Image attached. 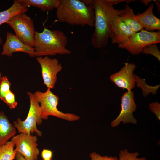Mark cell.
Masks as SVG:
<instances>
[{"instance_id": "3", "label": "cell", "mask_w": 160, "mask_h": 160, "mask_svg": "<svg viewBox=\"0 0 160 160\" xmlns=\"http://www.w3.org/2000/svg\"><path fill=\"white\" fill-rule=\"evenodd\" d=\"M67 41L66 35L60 30H50L44 27L41 32L35 31L33 48L36 56L70 54L71 51L66 48Z\"/></svg>"}, {"instance_id": "2", "label": "cell", "mask_w": 160, "mask_h": 160, "mask_svg": "<svg viewBox=\"0 0 160 160\" xmlns=\"http://www.w3.org/2000/svg\"><path fill=\"white\" fill-rule=\"evenodd\" d=\"M58 21L72 26H94L95 15L93 5H87L79 0H60L56 9Z\"/></svg>"}, {"instance_id": "9", "label": "cell", "mask_w": 160, "mask_h": 160, "mask_svg": "<svg viewBox=\"0 0 160 160\" xmlns=\"http://www.w3.org/2000/svg\"><path fill=\"white\" fill-rule=\"evenodd\" d=\"M121 99V110L119 116L111 122V125L112 127H117L121 122L124 124H134L137 123L133 115L137 107L134 99V92L132 90L125 92Z\"/></svg>"}, {"instance_id": "5", "label": "cell", "mask_w": 160, "mask_h": 160, "mask_svg": "<svg viewBox=\"0 0 160 160\" xmlns=\"http://www.w3.org/2000/svg\"><path fill=\"white\" fill-rule=\"evenodd\" d=\"M30 99V107L27 116L24 121L18 118L13 122L14 126L19 133H23L31 135L35 132L39 136H42V132L37 128V124L42 123L41 116V109L39 103L36 100L33 93L27 92Z\"/></svg>"}, {"instance_id": "21", "label": "cell", "mask_w": 160, "mask_h": 160, "mask_svg": "<svg viewBox=\"0 0 160 160\" xmlns=\"http://www.w3.org/2000/svg\"><path fill=\"white\" fill-rule=\"evenodd\" d=\"M140 154L137 152H129L127 149L120 150L118 160H147L145 157L138 158Z\"/></svg>"}, {"instance_id": "32", "label": "cell", "mask_w": 160, "mask_h": 160, "mask_svg": "<svg viewBox=\"0 0 160 160\" xmlns=\"http://www.w3.org/2000/svg\"><path fill=\"white\" fill-rule=\"evenodd\" d=\"M2 74L1 73V72H0V81L2 77Z\"/></svg>"}, {"instance_id": "24", "label": "cell", "mask_w": 160, "mask_h": 160, "mask_svg": "<svg viewBox=\"0 0 160 160\" xmlns=\"http://www.w3.org/2000/svg\"><path fill=\"white\" fill-rule=\"evenodd\" d=\"M3 101L6 103L11 109L15 108L18 104L15 100V94L11 90L6 94Z\"/></svg>"}, {"instance_id": "4", "label": "cell", "mask_w": 160, "mask_h": 160, "mask_svg": "<svg viewBox=\"0 0 160 160\" xmlns=\"http://www.w3.org/2000/svg\"><path fill=\"white\" fill-rule=\"evenodd\" d=\"M33 95L37 102L40 103L41 116L42 119H47L52 116L68 121H74L80 119L78 116L73 113H65L59 110L57 106L59 97L50 89H47L44 92L37 91Z\"/></svg>"}, {"instance_id": "27", "label": "cell", "mask_w": 160, "mask_h": 160, "mask_svg": "<svg viewBox=\"0 0 160 160\" xmlns=\"http://www.w3.org/2000/svg\"><path fill=\"white\" fill-rule=\"evenodd\" d=\"M52 154L51 151L45 149L43 150L41 153V156L44 159H51Z\"/></svg>"}, {"instance_id": "1", "label": "cell", "mask_w": 160, "mask_h": 160, "mask_svg": "<svg viewBox=\"0 0 160 160\" xmlns=\"http://www.w3.org/2000/svg\"><path fill=\"white\" fill-rule=\"evenodd\" d=\"M95 28L91 41L93 47L97 49L106 47L111 35V23L114 17L119 15L123 9H115L105 0H94Z\"/></svg>"}, {"instance_id": "33", "label": "cell", "mask_w": 160, "mask_h": 160, "mask_svg": "<svg viewBox=\"0 0 160 160\" xmlns=\"http://www.w3.org/2000/svg\"><path fill=\"white\" fill-rule=\"evenodd\" d=\"M44 160H52L51 159H44Z\"/></svg>"}, {"instance_id": "6", "label": "cell", "mask_w": 160, "mask_h": 160, "mask_svg": "<svg viewBox=\"0 0 160 160\" xmlns=\"http://www.w3.org/2000/svg\"><path fill=\"white\" fill-rule=\"evenodd\" d=\"M15 36L25 44L33 47L35 29L33 20L25 13L17 15L7 21Z\"/></svg>"}, {"instance_id": "7", "label": "cell", "mask_w": 160, "mask_h": 160, "mask_svg": "<svg viewBox=\"0 0 160 160\" xmlns=\"http://www.w3.org/2000/svg\"><path fill=\"white\" fill-rule=\"evenodd\" d=\"M160 42V31H148L144 29L135 33L125 42L118 44V47L125 49L131 54L137 55L142 52L146 46Z\"/></svg>"}, {"instance_id": "15", "label": "cell", "mask_w": 160, "mask_h": 160, "mask_svg": "<svg viewBox=\"0 0 160 160\" xmlns=\"http://www.w3.org/2000/svg\"><path fill=\"white\" fill-rule=\"evenodd\" d=\"M16 133L15 128L4 112H0V147L5 144Z\"/></svg>"}, {"instance_id": "12", "label": "cell", "mask_w": 160, "mask_h": 160, "mask_svg": "<svg viewBox=\"0 0 160 160\" xmlns=\"http://www.w3.org/2000/svg\"><path fill=\"white\" fill-rule=\"evenodd\" d=\"M17 52L25 53L31 57L36 56L33 47L24 43L12 33L7 32L6 41L2 46L1 54L11 57L13 53Z\"/></svg>"}, {"instance_id": "13", "label": "cell", "mask_w": 160, "mask_h": 160, "mask_svg": "<svg viewBox=\"0 0 160 160\" xmlns=\"http://www.w3.org/2000/svg\"><path fill=\"white\" fill-rule=\"evenodd\" d=\"M135 33L123 22L119 15L115 16L112 20L110 38L113 44L124 43Z\"/></svg>"}, {"instance_id": "17", "label": "cell", "mask_w": 160, "mask_h": 160, "mask_svg": "<svg viewBox=\"0 0 160 160\" xmlns=\"http://www.w3.org/2000/svg\"><path fill=\"white\" fill-rule=\"evenodd\" d=\"M135 16L132 9L127 3L124 9L119 15L123 22L133 31L136 33L144 29L134 19Z\"/></svg>"}, {"instance_id": "20", "label": "cell", "mask_w": 160, "mask_h": 160, "mask_svg": "<svg viewBox=\"0 0 160 160\" xmlns=\"http://www.w3.org/2000/svg\"><path fill=\"white\" fill-rule=\"evenodd\" d=\"M135 82L137 87H140L143 91V96L145 97L148 95L150 93H151L153 95L156 93V92L158 90L160 85L151 86L147 84L145 79L139 77L136 75H135Z\"/></svg>"}, {"instance_id": "28", "label": "cell", "mask_w": 160, "mask_h": 160, "mask_svg": "<svg viewBox=\"0 0 160 160\" xmlns=\"http://www.w3.org/2000/svg\"><path fill=\"white\" fill-rule=\"evenodd\" d=\"M105 1L108 4L113 6L121 2H125L127 4H129L131 2L135 1V0H105Z\"/></svg>"}, {"instance_id": "23", "label": "cell", "mask_w": 160, "mask_h": 160, "mask_svg": "<svg viewBox=\"0 0 160 160\" xmlns=\"http://www.w3.org/2000/svg\"><path fill=\"white\" fill-rule=\"evenodd\" d=\"M142 52L146 55H152L155 57L159 61H160V51L157 47V44H151L144 47Z\"/></svg>"}, {"instance_id": "16", "label": "cell", "mask_w": 160, "mask_h": 160, "mask_svg": "<svg viewBox=\"0 0 160 160\" xmlns=\"http://www.w3.org/2000/svg\"><path fill=\"white\" fill-rule=\"evenodd\" d=\"M28 10V7L23 4L20 0H15L12 5L8 9L0 12V25L6 23L14 16L20 14L25 13ZM2 39L0 36V45Z\"/></svg>"}, {"instance_id": "22", "label": "cell", "mask_w": 160, "mask_h": 160, "mask_svg": "<svg viewBox=\"0 0 160 160\" xmlns=\"http://www.w3.org/2000/svg\"><path fill=\"white\" fill-rule=\"evenodd\" d=\"M11 83L6 76L2 77L0 81V99L3 101L5 95L10 90Z\"/></svg>"}, {"instance_id": "26", "label": "cell", "mask_w": 160, "mask_h": 160, "mask_svg": "<svg viewBox=\"0 0 160 160\" xmlns=\"http://www.w3.org/2000/svg\"><path fill=\"white\" fill-rule=\"evenodd\" d=\"M149 108L153 113L157 119L160 121V104L158 102H152L149 104Z\"/></svg>"}, {"instance_id": "10", "label": "cell", "mask_w": 160, "mask_h": 160, "mask_svg": "<svg viewBox=\"0 0 160 160\" xmlns=\"http://www.w3.org/2000/svg\"><path fill=\"white\" fill-rule=\"evenodd\" d=\"M36 60L41 67L44 84L47 89L54 88L57 81V74L63 69L62 64L57 58H51L48 56L38 57Z\"/></svg>"}, {"instance_id": "31", "label": "cell", "mask_w": 160, "mask_h": 160, "mask_svg": "<svg viewBox=\"0 0 160 160\" xmlns=\"http://www.w3.org/2000/svg\"><path fill=\"white\" fill-rule=\"evenodd\" d=\"M154 2L156 4V5L157 7V9L158 12H160V1L159 0H153Z\"/></svg>"}, {"instance_id": "30", "label": "cell", "mask_w": 160, "mask_h": 160, "mask_svg": "<svg viewBox=\"0 0 160 160\" xmlns=\"http://www.w3.org/2000/svg\"><path fill=\"white\" fill-rule=\"evenodd\" d=\"M151 0H141L140 1L143 4L145 5V6H147L152 1Z\"/></svg>"}, {"instance_id": "8", "label": "cell", "mask_w": 160, "mask_h": 160, "mask_svg": "<svg viewBox=\"0 0 160 160\" xmlns=\"http://www.w3.org/2000/svg\"><path fill=\"white\" fill-rule=\"evenodd\" d=\"M37 138L35 136L21 133L11 139L15 146V149L28 160H37L39 151L37 148Z\"/></svg>"}, {"instance_id": "19", "label": "cell", "mask_w": 160, "mask_h": 160, "mask_svg": "<svg viewBox=\"0 0 160 160\" xmlns=\"http://www.w3.org/2000/svg\"><path fill=\"white\" fill-rule=\"evenodd\" d=\"M15 144L11 140L0 147V160H13L17 153L14 149Z\"/></svg>"}, {"instance_id": "29", "label": "cell", "mask_w": 160, "mask_h": 160, "mask_svg": "<svg viewBox=\"0 0 160 160\" xmlns=\"http://www.w3.org/2000/svg\"><path fill=\"white\" fill-rule=\"evenodd\" d=\"M15 158L16 160H28L18 152L16 154Z\"/></svg>"}, {"instance_id": "25", "label": "cell", "mask_w": 160, "mask_h": 160, "mask_svg": "<svg viewBox=\"0 0 160 160\" xmlns=\"http://www.w3.org/2000/svg\"><path fill=\"white\" fill-rule=\"evenodd\" d=\"M91 160H118L117 156H102L95 152H93L90 154Z\"/></svg>"}, {"instance_id": "14", "label": "cell", "mask_w": 160, "mask_h": 160, "mask_svg": "<svg viewBox=\"0 0 160 160\" xmlns=\"http://www.w3.org/2000/svg\"><path fill=\"white\" fill-rule=\"evenodd\" d=\"M154 7V4H151L145 11L135 15L134 18L145 30L148 31L160 30V20L153 13Z\"/></svg>"}, {"instance_id": "18", "label": "cell", "mask_w": 160, "mask_h": 160, "mask_svg": "<svg viewBox=\"0 0 160 160\" xmlns=\"http://www.w3.org/2000/svg\"><path fill=\"white\" fill-rule=\"evenodd\" d=\"M27 7L32 6L37 7L43 12H48L57 9L60 4V0H20Z\"/></svg>"}, {"instance_id": "11", "label": "cell", "mask_w": 160, "mask_h": 160, "mask_svg": "<svg viewBox=\"0 0 160 160\" xmlns=\"http://www.w3.org/2000/svg\"><path fill=\"white\" fill-rule=\"evenodd\" d=\"M136 67L134 63H126L119 71L111 75L110 80L118 87L131 91L135 87L133 71Z\"/></svg>"}]
</instances>
